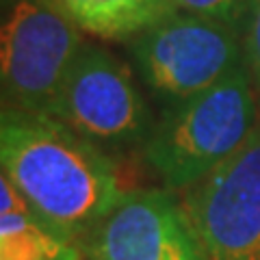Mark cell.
<instances>
[{
    "instance_id": "obj_9",
    "label": "cell",
    "mask_w": 260,
    "mask_h": 260,
    "mask_svg": "<svg viewBox=\"0 0 260 260\" xmlns=\"http://www.w3.org/2000/svg\"><path fill=\"white\" fill-rule=\"evenodd\" d=\"M74 251L35 210L0 215V260H68Z\"/></svg>"
},
{
    "instance_id": "obj_3",
    "label": "cell",
    "mask_w": 260,
    "mask_h": 260,
    "mask_svg": "<svg viewBox=\"0 0 260 260\" xmlns=\"http://www.w3.org/2000/svg\"><path fill=\"white\" fill-rule=\"evenodd\" d=\"M3 109L50 113L85 39L59 0H3Z\"/></svg>"
},
{
    "instance_id": "obj_8",
    "label": "cell",
    "mask_w": 260,
    "mask_h": 260,
    "mask_svg": "<svg viewBox=\"0 0 260 260\" xmlns=\"http://www.w3.org/2000/svg\"><path fill=\"white\" fill-rule=\"evenodd\" d=\"M59 5L80 30L109 42L135 39L178 13L174 0H59Z\"/></svg>"
},
{
    "instance_id": "obj_2",
    "label": "cell",
    "mask_w": 260,
    "mask_h": 260,
    "mask_svg": "<svg viewBox=\"0 0 260 260\" xmlns=\"http://www.w3.org/2000/svg\"><path fill=\"white\" fill-rule=\"evenodd\" d=\"M249 70L243 63L213 87L167 104L141 145L169 191H186L237 152L258 121Z\"/></svg>"
},
{
    "instance_id": "obj_10",
    "label": "cell",
    "mask_w": 260,
    "mask_h": 260,
    "mask_svg": "<svg viewBox=\"0 0 260 260\" xmlns=\"http://www.w3.org/2000/svg\"><path fill=\"white\" fill-rule=\"evenodd\" d=\"M178 9L217 20L243 37L254 0H174Z\"/></svg>"
},
{
    "instance_id": "obj_11",
    "label": "cell",
    "mask_w": 260,
    "mask_h": 260,
    "mask_svg": "<svg viewBox=\"0 0 260 260\" xmlns=\"http://www.w3.org/2000/svg\"><path fill=\"white\" fill-rule=\"evenodd\" d=\"M243 50H245V65L260 87V0H254L249 11V22L243 35Z\"/></svg>"
},
{
    "instance_id": "obj_5",
    "label": "cell",
    "mask_w": 260,
    "mask_h": 260,
    "mask_svg": "<svg viewBox=\"0 0 260 260\" xmlns=\"http://www.w3.org/2000/svg\"><path fill=\"white\" fill-rule=\"evenodd\" d=\"M48 115L102 150L143 145L154 126L128 68L109 50L89 42L80 48Z\"/></svg>"
},
{
    "instance_id": "obj_13",
    "label": "cell",
    "mask_w": 260,
    "mask_h": 260,
    "mask_svg": "<svg viewBox=\"0 0 260 260\" xmlns=\"http://www.w3.org/2000/svg\"><path fill=\"white\" fill-rule=\"evenodd\" d=\"M68 260H85V258H80V254H78V249H76V251H74V254H72V256H70Z\"/></svg>"
},
{
    "instance_id": "obj_12",
    "label": "cell",
    "mask_w": 260,
    "mask_h": 260,
    "mask_svg": "<svg viewBox=\"0 0 260 260\" xmlns=\"http://www.w3.org/2000/svg\"><path fill=\"white\" fill-rule=\"evenodd\" d=\"M0 198H3L0 215H18V213H30L32 210L28 200L24 198L18 186H15L5 174L0 176Z\"/></svg>"
},
{
    "instance_id": "obj_4",
    "label": "cell",
    "mask_w": 260,
    "mask_h": 260,
    "mask_svg": "<svg viewBox=\"0 0 260 260\" xmlns=\"http://www.w3.org/2000/svg\"><path fill=\"white\" fill-rule=\"evenodd\" d=\"M130 50L141 80L165 107L213 87L245 63L239 32L186 11L135 37Z\"/></svg>"
},
{
    "instance_id": "obj_1",
    "label": "cell",
    "mask_w": 260,
    "mask_h": 260,
    "mask_svg": "<svg viewBox=\"0 0 260 260\" xmlns=\"http://www.w3.org/2000/svg\"><path fill=\"white\" fill-rule=\"evenodd\" d=\"M0 162L37 217L65 241L89 234L121 198L107 152L46 113L3 109Z\"/></svg>"
},
{
    "instance_id": "obj_6",
    "label": "cell",
    "mask_w": 260,
    "mask_h": 260,
    "mask_svg": "<svg viewBox=\"0 0 260 260\" xmlns=\"http://www.w3.org/2000/svg\"><path fill=\"white\" fill-rule=\"evenodd\" d=\"M182 208L208 260H260V117L232 156L184 191Z\"/></svg>"
},
{
    "instance_id": "obj_7",
    "label": "cell",
    "mask_w": 260,
    "mask_h": 260,
    "mask_svg": "<svg viewBox=\"0 0 260 260\" xmlns=\"http://www.w3.org/2000/svg\"><path fill=\"white\" fill-rule=\"evenodd\" d=\"M89 260H208L169 189L121 193L87 237Z\"/></svg>"
}]
</instances>
